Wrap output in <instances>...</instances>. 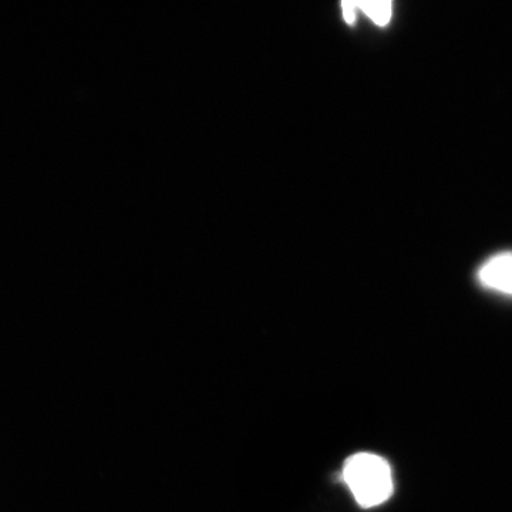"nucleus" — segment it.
Masks as SVG:
<instances>
[{
	"label": "nucleus",
	"instance_id": "obj_1",
	"mask_svg": "<svg viewBox=\"0 0 512 512\" xmlns=\"http://www.w3.org/2000/svg\"><path fill=\"white\" fill-rule=\"evenodd\" d=\"M342 478L360 507H377L392 497V468L377 454H353L343 466Z\"/></svg>",
	"mask_w": 512,
	"mask_h": 512
},
{
	"label": "nucleus",
	"instance_id": "obj_2",
	"mask_svg": "<svg viewBox=\"0 0 512 512\" xmlns=\"http://www.w3.org/2000/svg\"><path fill=\"white\" fill-rule=\"evenodd\" d=\"M481 284L495 291L512 295V254L494 256L478 272Z\"/></svg>",
	"mask_w": 512,
	"mask_h": 512
},
{
	"label": "nucleus",
	"instance_id": "obj_3",
	"mask_svg": "<svg viewBox=\"0 0 512 512\" xmlns=\"http://www.w3.org/2000/svg\"><path fill=\"white\" fill-rule=\"evenodd\" d=\"M356 6L362 9L377 25H387L392 18V3L390 2L356 3Z\"/></svg>",
	"mask_w": 512,
	"mask_h": 512
},
{
	"label": "nucleus",
	"instance_id": "obj_4",
	"mask_svg": "<svg viewBox=\"0 0 512 512\" xmlns=\"http://www.w3.org/2000/svg\"><path fill=\"white\" fill-rule=\"evenodd\" d=\"M342 9H343V12H345L346 22H348L349 25H353V23H355V20H356V13H355L356 3L343 2Z\"/></svg>",
	"mask_w": 512,
	"mask_h": 512
}]
</instances>
